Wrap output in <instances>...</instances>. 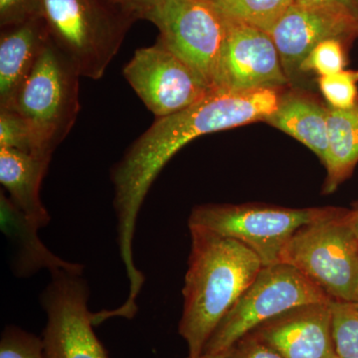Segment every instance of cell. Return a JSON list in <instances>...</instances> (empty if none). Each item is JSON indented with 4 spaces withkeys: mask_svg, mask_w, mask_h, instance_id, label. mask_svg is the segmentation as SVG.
<instances>
[{
    "mask_svg": "<svg viewBox=\"0 0 358 358\" xmlns=\"http://www.w3.org/2000/svg\"><path fill=\"white\" fill-rule=\"evenodd\" d=\"M279 90L215 89L192 107L155 119L131 143L110 171L120 256L129 279L141 271L134 265L136 219L150 186L167 162L199 136L266 121L279 106Z\"/></svg>",
    "mask_w": 358,
    "mask_h": 358,
    "instance_id": "1",
    "label": "cell"
},
{
    "mask_svg": "<svg viewBox=\"0 0 358 358\" xmlns=\"http://www.w3.org/2000/svg\"><path fill=\"white\" fill-rule=\"evenodd\" d=\"M189 231L192 250L178 333L187 345L188 357H199L263 264L255 252L238 240L204 228L189 227Z\"/></svg>",
    "mask_w": 358,
    "mask_h": 358,
    "instance_id": "2",
    "label": "cell"
},
{
    "mask_svg": "<svg viewBox=\"0 0 358 358\" xmlns=\"http://www.w3.org/2000/svg\"><path fill=\"white\" fill-rule=\"evenodd\" d=\"M51 41L80 76L102 79L134 22L109 0H41Z\"/></svg>",
    "mask_w": 358,
    "mask_h": 358,
    "instance_id": "3",
    "label": "cell"
},
{
    "mask_svg": "<svg viewBox=\"0 0 358 358\" xmlns=\"http://www.w3.org/2000/svg\"><path fill=\"white\" fill-rule=\"evenodd\" d=\"M350 209L303 226L282 249L280 263L300 271L333 301L358 299V240Z\"/></svg>",
    "mask_w": 358,
    "mask_h": 358,
    "instance_id": "4",
    "label": "cell"
},
{
    "mask_svg": "<svg viewBox=\"0 0 358 358\" xmlns=\"http://www.w3.org/2000/svg\"><path fill=\"white\" fill-rule=\"evenodd\" d=\"M80 78L76 68L50 39L10 107L6 108L28 122L46 154L53 155L77 121Z\"/></svg>",
    "mask_w": 358,
    "mask_h": 358,
    "instance_id": "5",
    "label": "cell"
},
{
    "mask_svg": "<svg viewBox=\"0 0 358 358\" xmlns=\"http://www.w3.org/2000/svg\"><path fill=\"white\" fill-rule=\"evenodd\" d=\"M338 207L287 208L260 203L204 204L194 207L188 227L210 230L246 245L263 267L280 263L289 238L303 226L329 217Z\"/></svg>",
    "mask_w": 358,
    "mask_h": 358,
    "instance_id": "6",
    "label": "cell"
},
{
    "mask_svg": "<svg viewBox=\"0 0 358 358\" xmlns=\"http://www.w3.org/2000/svg\"><path fill=\"white\" fill-rule=\"evenodd\" d=\"M331 301L315 282L292 266L278 263L263 267L219 322L205 345L203 353L225 352L255 327L292 308Z\"/></svg>",
    "mask_w": 358,
    "mask_h": 358,
    "instance_id": "7",
    "label": "cell"
},
{
    "mask_svg": "<svg viewBox=\"0 0 358 358\" xmlns=\"http://www.w3.org/2000/svg\"><path fill=\"white\" fill-rule=\"evenodd\" d=\"M145 20L159 30L157 41L189 66L211 90L221 89L226 20L208 0H166Z\"/></svg>",
    "mask_w": 358,
    "mask_h": 358,
    "instance_id": "8",
    "label": "cell"
},
{
    "mask_svg": "<svg viewBox=\"0 0 358 358\" xmlns=\"http://www.w3.org/2000/svg\"><path fill=\"white\" fill-rule=\"evenodd\" d=\"M41 294L47 315L42 339L52 358H109L96 338L89 312V288L83 272L56 268Z\"/></svg>",
    "mask_w": 358,
    "mask_h": 358,
    "instance_id": "9",
    "label": "cell"
},
{
    "mask_svg": "<svg viewBox=\"0 0 358 358\" xmlns=\"http://www.w3.org/2000/svg\"><path fill=\"white\" fill-rule=\"evenodd\" d=\"M122 75L157 119L192 107L212 91L189 66L159 41L134 52Z\"/></svg>",
    "mask_w": 358,
    "mask_h": 358,
    "instance_id": "10",
    "label": "cell"
},
{
    "mask_svg": "<svg viewBox=\"0 0 358 358\" xmlns=\"http://www.w3.org/2000/svg\"><path fill=\"white\" fill-rule=\"evenodd\" d=\"M271 37L288 78L320 42L352 39L358 35V18L343 7L294 2L278 20Z\"/></svg>",
    "mask_w": 358,
    "mask_h": 358,
    "instance_id": "11",
    "label": "cell"
},
{
    "mask_svg": "<svg viewBox=\"0 0 358 358\" xmlns=\"http://www.w3.org/2000/svg\"><path fill=\"white\" fill-rule=\"evenodd\" d=\"M225 20L220 88L279 89L288 83L289 78L271 35L240 21L227 17Z\"/></svg>",
    "mask_w": 358,
    "mask_h": 358,
    "instance_id": "12",
    "label": "cell"
},
{
    "mask_svg": "<svg viewBox=\"0 0 358 358\" xmlns=\"http://www.w3.org/2000/svg\"><path fill=\"white\" fill-rule=\"evenodd\" d=\"M331 301L292 308L250 333L274 348L282 358H338L334 345Z\"/></svg>",
    "mask_w": 358,
    "mask_h": 358,
    "instance_id": "13",
    "label": "cell"
},
{
    "mask_svg": "<svg viewBox=\"0 0 358 358\" xmlns=\"http://www.w3.org/2000/svg\"><path fill=\"white\" fill-rule=\"evenodd\" d=\"M50 37L41 16L9 27L0 35V109L10 107Z\"/></svg>",
    "mask_w": 358,
    "mask_h": 358,
    "instance_id": "14",
    "label": "cell"
},
{
    "mask_svg": "<svg viewBox=\"0 0 358 358\" xmlns=\"http://www.w3.org/2000/svg\"><path fill=\"white\" fill-rule=\"evenodd\" d=\"M51 159L47 155L0 148V182L9 199L38 229L50 222L40 199V187Z\"/></svg>",
    "mask_w": 358,
    "mask_h": 358,
    "instance_id": "15",
    "label": "cell"
},
{
    "mask_svg": "<svg viewBox=\"0 0 358 358\" xmlns=\"http://www.w3.org/2000/svg\"><path fill=\"white\" fill-rule=\"evenodd\" d=\"M1 228L10 240L14 248V272L26 277L47 268L49 272L56 268L83 272L84 266L70 263L54 255L40 241L38 228L29 222L24 214L13 203L9 197L0 193Z\"/></svg>",
    "mask_w": 358,
    "mask_h": 358,
    "instance_id": "16",
    "label": "cell"
},
{
    "mask_svg": "<svg viewBox=\"0 0 358 358\" xmlns=\"http://www.w3.org/2000/svg\"><path fill=\"white\" fill-rule=\"evenodd\" d=\"M268 124L293 136L326 164L327 155V109L300 95L281 96Z\"/></svg>",
    "mask_w": 358,
    "mask_h": 358,
    "instance_id": "17",
    "label": "cell"
},
{
    "mask_svg": "<svg viewBox=\"0 0 358 358\" xmlns=\"http://www.w3.org/2000/svg\"><path fill=\"white\" fill-rule=\"evenodd\" d=\"M327 179L324 193L334 192L358 162V101L348 110L327 109Z\"/></svg>",
    "mask_w": 358,
    "mask_h": 358,
    "instance_id": "18",
    "label": "cell"
},
{
    "mask_svg": "<svg viewBox=\"0 0 358 358\" xmlns=\"http://www.w3.org/2000/svg\"><path fill=\"white\" fill-rule=\"evenodd\" d=\"M225 17L270 34L294 0H208Z\"/></svg>",
    "mask_w": 358,
    "mask_h": 358,
    "instance_id": "19",
    "label": "cell"
},
{
    "mask_svg": "<svg viewBox=\"0 0 358 358\" xmlns=\"http://www.w3.org/2000/svg\"><path fill=\"white\" fill-rule=\"evenodd\" d=\"M333 338L338 358H358V308L355 303L331 301Z\"/></svg>",
    "mask_w": 358,
    "mask_h": 358,
    "instance_id": "20",
    "label": "cell"
},
{
    "mask_svg": "<svg viewBox=\"0 0 358 358\" xmlns=\"http://www.w3.org/2000/svg\"><path fill=\"white\" fill-rule=\"evenodd\" d=\"M0 148L52 157L40 147L28 122L13 110H0Z\"/></svg>",
    "mask_w": 358,
    "mask_h": 358,
    "instance_id": "21",
    "label": "cell"
},
{
    "mask_svg": "<svg viewBox=\"0 0 358 358\" xmlns=\"http://www.w3.org/2000/svg\"><path fill=\"white\" fill-rule=\"evenodd\" d=\"M358 70H343L329 76L320 77L322 95L331 108L348 110L355 107L358 96Z\"/></svg>",
    "mask_w": 358,
    "mask_h": 358,
    "instance_id": "22",
    "label": "cell"
},
{
    "mask_svg": "<svg viewBox=\"0 0 358 358\" xmlns=\"http://www.w3.org/2000/svg\"><path fill=\"white\" fill-rule=\"evenodd\" d=\"M345 55L343 40L331 38L317 44L301 62V72L317 73L320 77L329 76L345 70Z\"/></svg>",
    "mask_w": 358,
    "mask_h": 358,
    "instance_id": "23",
    "label": "cell"
},
{
    "mask_svg": "<svg viewBox=\"0 0 358 358\" xmlns=\"http://www.w3.org/2000/svg\"><path fill=\"white\" fill-rule=\"evenodd\" d=\"M0 358H52L43 339L15 326L4 329L0 339Z\"/></svg>",
    "mask_w": 358,
    "mask_h": 358,
    "instance_id": "24",
    "label": "cell"
},
{
    "mask_svg": "<svg viewBox=\"0 0 358 358\" xmlns=\"http://www.w3.org/2000/svg\"><path fill=\"white\" fill-rule=\"evenodd\" d=\"M41 0H0V26L9 27L40 15Z\"/></svg>",
    "mask_w": 358,
    "mask_h": 358,
    "instance_id": "25",
    "label": "cell"
},
{
    "mask_svg": "<svg viewBox=\"0 0 358 358\" xmlns=\"http://www.w3.org/2000/svg\"><path fill=\"white\" fill-rule=\"evenodd\" d=\"M224 358H282L279 352L255 334H245L228 348Z\"/></svg>",
    "mask_w": 358,
    "mask_h": 358,
    "instance_id": "26",
    "label": "cell"
},
{
    "mask_svg": "<svg viewBox=\"0 0 358 358\" xmlns=\"http://www.w3.org/2000/svg\"><path fill=\"white\" fill-rule=\"evenodd\" d=\"M134 20H145L166 0H109Z\"/></svg>",
    "mask_w": 358,
    "mask_h": 358,
    "instance_id": "27",
    "label": "cell"
},
{
    "mask_svg": "<svg viewBox=\"0 0 358 358\" xmlns=\"http://www.w3.org/2000/svg\"><path fill=\"white\" fill-rule=\"evenodd\" d=\"M296 3L303 4H327L348 9L358 18V0H294Z\"/></svg>",
    "mask_w": 358,
    "mask_h": 358,
    "instance_id": "28",
    "label": "cell"
},
{
    "mask_svg": "<svg viewBox=\"0 0 358 358\" xmlns=\"http://www.w3.org/2000/svg\"><path fill=\"white\" fill-rule=\"evenodd\" d=\"M348 220H350V226H352L353 232H355L358 240V205L355 208L350 209Z\"/></svg>",
    "mask_w": 358,
    "mask_h": 358,
    "instance_id": "29",
    "label": "cell"
},
{
    "mask_svg": "<svg viewBox=\"0 0 358 358\" xmlns=\"http://www.w3.org/2000/svg\"><path fill=\"white\" fill-rule=\"evenodd\" d=\"M224 355H225V352L217 353V355H207V353H203V355H200L199 357H187L186 358H224Z\"/></svg>",
    "mask_w": 358,
    "mask_h": 358,
    "instance_id": "30",
    "label": "cell"
},
{
    "mask_svg": "<svg viewBox=\"0 0 358 358\" xmlns=\"http://www.w3.org/2000/svg\"><path fill=\"white\" fill-rule=\"evenodd\" d=\"M355 305L357 306V307L358 308V299L357 303H355Z\"/></svg>",
    "mask_w": 358,
    "mask_h": 358,
    "instance_id": "31",
    "label": "cell"
}]
</instances>
